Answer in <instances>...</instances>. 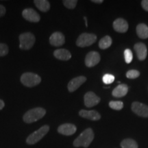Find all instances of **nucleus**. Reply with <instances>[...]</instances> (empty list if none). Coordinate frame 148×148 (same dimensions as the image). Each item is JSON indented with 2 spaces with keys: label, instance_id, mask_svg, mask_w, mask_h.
Listing matches in <instances>:
<instances>
[{
  "label": "nucleus",
  "instance_id": "obj_21",
  "mask_svg": "<svg viewBox=\"0 0 148 148\" xmlns=\"http://www.w3.org/2000/svg\"><path fill=\"white\" fill-rule=\"evenodd\" d=\"M111 45H112V38L109 36L103 37L99 42V47L101 49H107L110 47Z\"/></svg>",
  "mask_w": 148,
  "mask_h": 148
},
{
  "label": "nucleus",
  "instance_id": "obj_13",
  "mask_svg": "<svg viewBox=\"0 0 148 148\" xmlns=\"http://www.w3.org/2000/svg\"><path fill=\"white\" fill-rule=\"evenodd\" d=\"M77 128L75 125L71 123H64L58 127V132L62 135L70 136L76 132Z\"/></svg>",
  "mask_w": 148,
  "mask_h": 148
},
{
  "label": "nucleus",
  "instance_id": "obj_24",
  "mask_svg": "<svg viewBox=\"0 0 148 148\" xmlns=\"http://www.w3.org/2000/svg\"><path fill=\"white\" fill-rule=\"evenodd\" d=\"M114 79H115V77H114L113 75H112V74L107 73V74H105V75H103L102 80H103V82L104 83V84H112V83L114 82Z\"/></svg>",
  "mask_w": 148,
  "mask_h": 148
},
{
  "label": "nucleus",
  "instance_id": "obj_26",
  "mask_svg": "<svg viewBox=\"0 0 148 148\" xmlns=\"http://www.w3.org/2000/svg\"><path fill=\"white\" fill-rule=\"evenodd\" d=\"M124 58L125 62L127 64L130 63L133 59V54L132 51L130 49H126L124 51Z\"/></svg>",
  "mask_w": 148,
  "mask_h": 148
},
{
  "label": "nucleus",
  "instance_id": "obj_25",
  "mask_svg": "<svg viewBox=\"0 0 148 148\" xmlns=\"http://www.w3.org/2000/svg\"><path fill=\"white\" fill-rule=\"evenodd\" d=\"M62 2H63V4L66 8L69 9H73L76 6L77 1H76V0H64Z\"/></svg>",
  "mask_w": 148,
  "mask_h": 148
},
{
  "label": "nucleus",
  "instance_id": "obj_7",
  "mask_svg": "<svg viewBox=\"0 0 148 148\" xmlns=\"http://www.w3.org/2000/svg\"><path fill=\"white\" fill-rule=\"evenodd\" d=\"M132 110L138 116L148 117V106L144 103L134 101L132 103Z\"/></svg>",
  "mask_w": 148,
  "mask_h": 148
},
{
  "label": "nucleus",
  "instance_id": "obj_4",
  "mask_svg": "<svg viewBox=\"0 0 148 148\" xmlns=\"http://www.w3.org/2000/svg\"><path fill=\"white\" fill-rule=\"evenodd\" d=\"M21 82L24 86L27 87H33L39 84L41 78L38 75L33 73H24L21 76Z\"/></svg>",
  "mask_w": 148,
  "mask_h": 148
},
{
  "label": "nucleus",
  "instance_id": "obj_28",
  "mask_svg": "<svg viewBox=\"0 0 148 148\" xmlns=\"http://www.w3.org/2000/svg\"><path fill=\"white\" fill-rule=\"evenodd\" d=\"M8 45L4 43H0V57L5 56L8 53Z\"/></svg>",
  "mask_w": 148,
  "mask_h": 148
},
{
  "label": "nucleus",
  "instance_id": "obj_20",
  "mask_svg": "<svg viewBox=\"0 0 148 148\" xmlns=\"http://www.w3.org/2000/svg\"><path fill=\"white\" fill-rule=\"evenodd\" d=\"M136 34L138 37L143 39L148 38V27L144 23L138 24L136 27Z\"/></svg>",
  "mask_w": 148,
  "mask_h": 148
},
{
  "label": "nucleus",
  "instance_id": "obj_31",
  "mask_svg": "<svg viewBox=\"0 0 148 148\" xmlns=\"http://www.w3.org/2000/svg\"><path fill=\"white\" fill-rule=\"evenodd\" d=\"M4 106H5V103L3 102V101L1 100V99H0V110L3 109Z\"/></svg>",
  "mask_w": 148,
  "mask_h": 148
},
{
  "label": "nucleus",
  "instance_id": "obj_30",
  "mask_svg": "<svg viewBox=\"0 0 148 148\" xmlns=\"http://www.w3.org/2000/svg\"><path fill=\"white\" fill-rule=\"evenodd\" d=\"M5 12H6V10H5V7L3 5L0 4V17L4 15Z\"/></svg>",
  "mask_w": 148,
  "mask_h": 148
},
{
  "label": "nucleus",
  "instance_id": "obj_11",
  "mask_svg": "<svg viewBox=\"0 0 148 148\" xmlns=\"http://www.w3.org/2000/svg\"><path fill=\"white\" fill-rule=\"evenodd\" d=\"M65 42V38L62 33L60 32H55L49 37V43L55 47H59L64 45Z\"/></svg>",
  "mask_w": 148,
  "mask_h": 148
},
{
  "label": "nucleus",
  "instance_id": "obj_12",
  "mask_svg": "<svg viewBox=\"0 0 148 148\" xmlns=\"http://www.w3.org/2000/svg\"><path fill=\"white\" fill-rule=\"evenodd\" d=\"M86 77L84 76H78L73 78L68 84L67 88L69 92H73L76 90L79 86L86 82Z\"/></svg>",
  "mask_w": 148,
  "mask_h": 148
},
{
  "label": "nucleus",
  "instance_id": "obj_15",
  "mask_svg": "<svg viewBox=\"0 0 148 148\" xmlns=\"http://www.w3.org/2000/svg\"><path fill=\"white\" fill-rule=\"evenodd\" d=\"M79 114L83 118L92 120V121H97L101 119V115L96 110H81L79 112Z\"/></svg>",
  "mask_w": 148,
  "mask_h": 148
},
{
  "label": "nucleus",
  "instance_id": "obj_27",
  "mask_svg": "<svg viewBox=\"0 0 148 148\" xmlns=\"http://www.w3.org/2000/svg\"><path fill=\"white\" fill-rule=\"evenodd\" d=\"M140 75V72L137 70H130L126 73V77L129 79H135Z\"/></svg>",
  "mask_w": 148,
  "mask_h": 148
},
{
  "label": "nucleus",
  "instance_id": "obj_14",
  "mask_svg": "<svg viewBox=\"0 0 148 148\" xmlns=\"http://www.w3.org/2000/svg\"><path fill=\"white\" fill-rule=\"evenodd\" d=\"M113 28L118 32H126L128 29V23L123 18H117L113 22Z\"/></svg>",
  "mask_w": 148,
  "mask_h": 148
},
{
  "label": "nucleus",
  "instance_id": "obj_3",
  "mask_svg": "<svg viewBox=\"0 0 148 148\" xmlns=\"http://www.w3.org/2000/svg\"><path fill=\"white\" fill-rule=\"evenodd\" d=\"M49 130V126L48 125H44L43 126L40 127L38 130L35 131L29 135L28 137L26 139V143L28 145H34V144L38 143L39 140L42 139Z\"/></svg>",
  "mask_w": 148,
  "mask_h": 148
},
{
  "label": "nucleus",
  "instance_id": "obj_33",
  "mask_svg": "<svg viewBox=\"0 0 148 148\" xmlns=\"http://www.w3.org/2000/svg\"><path fill=\"white\" fill-rule=\"evenodd\" d=\"M84 21H85V23H86V26L87 27L88 26V23H87V18H86V16H84Z\"/></svg>",
  "mask_w": 148,
  "mask_h": 148
},
{
  "label": "nucleus",
  "instance_id": "obj_29",
  "mask_svg": "<svg viewBox=\"0 0 148 148\" xmlns=\"http://www.w3.org/2000/svg\"><path fill=\"white\" fill-rule=\"evenodd\" d=\"M141 5L144 10L148 11V0H143V1H142Z\"/></svg>",
  "mask_w": 148,
  "mask_h": 148
},
{
  "label": "nucleus",
  "instance_id": "obj_19",
  "mask_svg": "<svg viewBox=\"0 0 148 148\" xmlns=\"http://www.w3.org/2000/svg\"><path fill=\"white\" fill-rule=\"evenodd\" d=\"M34 3L36 8L41 12H47L50 8V3L47 0H34Z\"/></svg>",
  "mask_w": 148,
  "mask_h": 148
},
{
  "label": "nucleus",
  "instance_id": "obj_1",
  "mask_svg": "<svg viewBox=\"0 0 148 148\" xmlns=\"http://www.w3.org/2000/svg\"><path fill=\"white\" fill-rule=\"evenodd\" d=\"M94 138V133L91 128H87L79 134V136L73 141L75 147H88Z\"/></svg>",
  "mask_w": 148,
  "mask_h": 148
},
{
  "label": "nucleus",
  "instance_id": "obj_17",
  "mask_svg": "<svg viewBox=\"0 0 148 148\" xmlns=\"http://www.w3.org/2000/svg\"><path fill=\"white\" fill-rule=\"evenodd\" d=\"M53 56L55 58L60 60H68L71 58V54L66 49H58L54 51Z\"/></svg>",
  "mask_w": 148,
  "mask_h": 148
},
{
  "label": "nucleus",
  "instance_id": "obj_5",
  "mask_svg": "<svg viewBox=\"0 0 148 148\" xmlns=\"http://www.w3.org/2000/svg\"><path fill=\"white\" fill-rule=\"evenodd\" d=\"M35 42V37L31 32H25L19 36V47L23 50L31 49Z\"/></svg>",
  "mask_w": 148,
  "mask_h": 148
},
{
  "label": "nucleus",
  "instance_id": "obj_8",
  "mask_svg": "<svg viewBox=\"0 0 148 148\" xmlns=\"http://www.w3.org/2000/svg\"><path fill=\"white\" fill-rule=\"evenodd\" d=\"M84 101L85 106L88 108H91L96 106L100 101V98L96 95L93 92H87L84 95Z\"/></svg>",
  "mask_w": 148,
  "mask_h": 148
},
{
  "label": "nucleus",
  "instance_id": "obj_16",
  "mask_svg": "<svg viewBox=\"0 0 148 148\" xmlns=\"http://www.w3.org/2000/svg\"><path fill=\"white\" fill-rule=\"evenodd\" d=\"M134 50L137 54L138 58L140 60H144L147 57V47L144 43L142 42H138L134 45Z\"/></svg>",
  "mask_w": 148,
  "mask_h": 148
},
{
  "label": "nucleus",
  "instance_id": "obj_9",
  "mask_svg": "<svg viewBox=\"0 0 148 148\" xmlns=\"http://www.w3.org/2000/svg\"><path fill=\"white\" fill-rule=\"evenodd\" d=\"M22 16L27 21L33 22V23H37L40 21V16L39 14L36 12L32 8H25L22 12Z\"/></svg>",
  "mask_w": 148,
  "mask_h": 148
},
{
  "label": "nucleus",
  "instance_id": "obj_2",
  "mask_svg": "<svg viewBox=\"0 0 148 148\" xmlns=\"http://www.w3.org/2000/svg\"><path fill=\"white\" fill-rule=\"evenodd\" d=\"M46 114V110L44 108L37 107L31 109L23 115V121L26 123H32L42 119Z\"/></svg>",
  "mask_w": 148,
  "mask_h": 148
},
{
  "label": "nucleus",
  "instance_id": "obj_32",
  "mask_svg": "<svg viewBox=\"0 0 148 148\" xmlns=\"http://www.w3.org/2000/svg\"><path fill=\"white\" fill-rule=\"evenodd\" d=\"M92 2L97 3H101L103 2V0H92Z\"/></svg>",
  "mask_w": 148,
  "mask_h": 148
},
{
  "label": "nucleus",
  "instance_id": "obj_10",
  "mask_svg": "<svg viewBox=\"0 0 148 148\" xmlns=\"http://www.w3.org/2000/svg\"><path fill=\"white\" fill-rule=\"evenodd\" d=\"M100 61V55L97 51H90L88 53L85 58V64L88 67H92L97 64Z\"/></svg>",
  "mask_w": 148,
  "mask_h": 148
},
{
  "label": "nucleus",
  "instance_id": "obj_6",
  "mask_svg": "<svg viewBox=\"0 0 148 148\" xmlns=\"http://www.w3.org/2000/svg\"><path fill=\"white\" fill-rule=\"evenodd\" d=\"M97 40V36L94 34L82 33L79 35L76 40V45L78 47H85L92 45Z\"/></svg>",
  "mask_w": 148,
  "mask_h": 148
},
{
  "label": "nucleus",
  "instance_id": "obj_22",
  "mask_svg": "<svg viewBox=\"0 0 148 148\" xmlns=\"http://www.w3.org/2000/svg\"><path fill=\"white\" fill-rule=\"evenodd\" d=\"M121 147L122 148H138V145L134 140L127 138L121 142Z\"/></svg>",
  "mask_w": 148,
  "mask_h": 148
},
{
  "label": "nucleus",
  "instance_id": "obj_23",
  "mask_svg": "<svg viewBox=\"0 0 148 148\" xmlns=\"http://www.w3.org/2000/svg\"><path fill=\"white\" fill-rule=\"evenodd\" d=\"M109 106L113 110H120L123 108V103L121 101H111L109 103Z\"/></svg>",
  "mask_w": 148,
  "mask_h": 148
},
{
  "label": "nucleus",
  "instance_id": "obj_18",
  "mask_svg": "<svg viewBox=\"0 0 148 148\" xmlns=\"http://www.w3.org/2000/svg\"><path fill=\"white\" fill-rule=\"evenodd\" d=\"M128 91V87L126 84H122L118 85L114 89L112 90V95L115 97H122L125 96Z\"/></svg>",
  "mask_w": 148,
  "mask_h": 148
}]
</instances>
